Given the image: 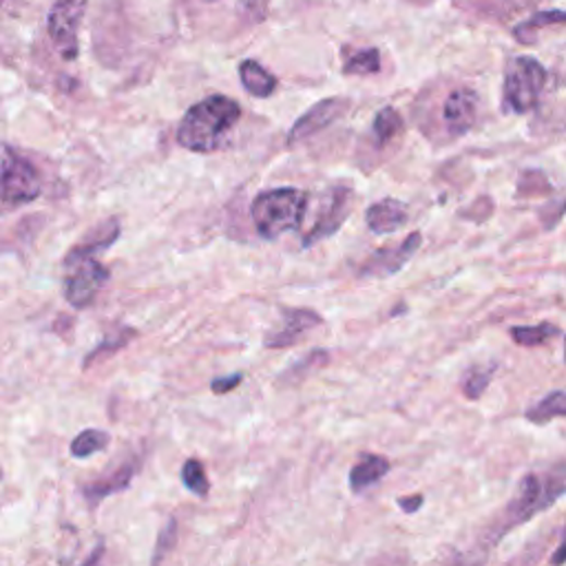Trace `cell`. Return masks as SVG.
<instances>
[{"mask_svg":"<svg viewBox=\"0 0 566 566\" xmlns=\"http://www.w3.org/2000/svg\"><path fill=\"white\" fill-rule=\"evenodd\" d=\"M242 118V107L226 96H208L193 104L177 126L180 147L195 153L218 151Z\"/></svg>","mask_w":566,"mask_h":566,"instance_id":"obj_1","label":"cell"},{"mask_svg":"<svg viewBox=\"0 0 566 566\" xmlns=\"http://www.w3.org/2000/svg\"><path fill=\"white\" fill-rule=\"evenodd\" d=\"M566 493V460L551 465L549 469L529 473L520 480L514 499L505 507L499 525H495L493 538L499 540L509 533L514 527L525 525L536 514L549 509L557 499Z\"/></svg>","mask_w":566,"mask_h":566,"instance_id":"obj_2","label":"cell"},{"mask_svg":"<svg viewBox=\"0 0 566 566\" xmlns=\"http://www.w3.org/2000/svg\"><path fill=\"white\" fill-rule=\"evenodd\" d=\"M308 195L299 188H272L255 197L250 218L263 239H276L283 233L297 231L304 222Z\"/></svg>","mask_w":566,"mask_h":566,"instance_id":"obj_3","label":"cell"},{"mask_svg":"<svg viewBox=\"0 0 566 566\" xmlns=\"http://www.w3.org/2000/svg\"><path fill=\"white\" fill-rule=\"evenodd\" d=\"M546 85V69L531 56H518L505 71V107L516 113L533 111Z\"/></svg>","mask_w":566,"mask_h":566,"instance_id":"obj_4","label":"cell"},{"mask_svg":"<svg viewBox=\"0 0 566 566\" xmlns=\"http://www.w3.org/2000/svg\"><path fill=\"white\" fill-rule=\"evenodd\" d=\"M64 299L76 310L89 308L104 283L109 281V268L102 266L96 257H74L64 259Z\"/></svg>","mask_w":566,"mask_h":566,"instance_id":"obj_5","label":"cell"},{"mask_svg":"<svg viewBox=\"0 0 566 566\" xmlns=\"http://www.w3.org/2000/svg\"><path fill=\"white\" fill-rule=\"evenodd\" d=\"M0 175H3L0 180H3L5 206L32 204L42 193V182L36 167L16 153L10 145L3 147V169H0Z\"/></svg>","mask_w":566,"mask_h":566,"instance_id":"obj_6","label":"cell"},{"mask_svg":"<svg viewBox=\"0 0 566 566\" xmlns=\"http://www.w3.org/2000/svg\"><path fill=\"white\" fill-rule=\"evenodd\" d=\"M87 12V0H56L47 16V32L64 60L78 58V34Z\"/></svg>","mask_w":566,"mask_h":566,"instance_id":"obj_7","label":"cell"},{"mask_svg":"<svg viewBox=\"0 0 566 566\" xmlns=\"http://www.w3.org/2000/svg\"><path fill=\"white\" fill-rule=\"evenodd\" d=\"M323 319L308 308H283L281 325L263 336V345L270 349H283L297 345L310 330L321 325Z\"/></svg>","mask_w":566,"mask_h":566,"instance_id":"obj_8","label":"cell"},{"mask_svg":"<svg viewBox=\"0 0 566 566\" xmlns=\"http://www.w3.org/2000/svg\"><path fill=\"white\" fill-rule=\"evenodd\" d=\"M422 237L420 233H411L407 239H403L396 246H385L374 250L366 263L359 270V276H372V279H383V276H392L396 272H401L405 268V263L416 255V250L420 248Z\"/></svg>","mask_w":566,"mask_h":566,"instance_id":"obj_9","label":"cell"},{"mask_svg":"<svg viewBox=\"0 0 566 566\" xmlns=\"http://www.w3.org/2000/svg\"><path fill=\"white\" fill-rule=\"evenodd\" d=\"M349 109V102L343 98H328L321 100L319 104H315L312 109H308L291 128L288 135V147H297L302 142L310 139L312 135H317L319 131L328 128L332 122H336L341 115H345V111Z\"/></svg>","mask_w":566,"mask_h":566,"instance_id":"obj_10","label":"cell"},{"mask_svg":"<svg viewBox=\"0 0 566 566\" xmlns=\"http://www.w3.org/2000/svg\"><path fill=\"white\" fill-rule=\"evenodd\" d=\"M352 199H354V197H352V190H349V188H343V186H339V188H334V190L330 193L328 201H325L323 208L319 210L317 224H315L312 231L306 235V242H304L306 248H310L312 244H317V242H321V239H328L330 235H334V233L343 226V222L347 220L349 210H352Z\"/></svg>","mask_w":566,"mask_h":566,"instance_id":"obj_11","label":"cell"},{"mask_svg":"<svg viewBox=\"0 0 566 566\" xmlns=\"http://www.w3.org/2000/svg\"><path fill=\"white\" fill-rule=\"evenodd\" d=\"M443 120L452 135H465L478 120V96L467 89H454L443 107Z\"/></svg>","mask_w":566,"mask_h":566,"instance_id":"obj_12","label":"cell"},{"mask_svg":"<svg viewBox=\"0 0 566 566\" xmlns=\"http://www.w3.org/2000/svg\"><path fill=\"white\" fill-rule=\"evenodd\" d=\"M407 220H409L407 206L392 197L372 204L366 212V222H368L370 231L377 235H392V233L401 231L407 224Z\"/></svg>","mask_w":566,"mask_h":566,"instance_id":"obj_13","label":"cell"},{"mask_svg":"<svg viewBox=\"0 0 566 566\" xmlns=\"http://www.w3.org/2000/svg\"><path fill=\"white\" fill-rule=\"evenodd\" d=\"M133 476H135V465L126 463L120 469H115L113 473H109L107 478L94 480L89 484H83V495H85L87 505L89 507H98L104 499H109V495L128 489V484L133 482Z\"/></svg>","mask_w":566,"mask_h":566,"instance_id":"obj_14","label":"cell"},{"mask_svg":"<svg viewBox=\"0 0 566 566\" xmlns=\"http://www.w3.org/2000/svg\"><path fill=\"white\" fill-rule=\"evenodd\" d=\"M392 469L390 460L377 454H366L357 465L349 469V489L352 493H366L374 484L381 482V478Z\"/></svg>","mask_w":566,"mask_h":566,"instance_id":"obj_15","label":"cell"},{"mask_svg":"<svg viewBox=\"0 0 566 566\" xmlns=\"http://www.w3.org/2000/svg\"><path fill=\"white\" fill-rule=\"evenodd\" d=\"M239 78L244 89L255 98H270L279 87V81L257 60H244L239 64Z\"/></svg>","mask_w":566,"mask_h":566,"instance_id":"obj_16","label":"cell"},{"mask_svg":"<svg viewBox=\"0 0 566 566\" xmlns=\"http://www.w3.org/2000/svg\"><path fill=\"white\" fill-rule=\"evenodd\" d=\"M118 237H120V222L113 218V220H107L100 226H96L76 248L69 250V255H74V257H96L98 253H102L111 244H115Z\"/></svg>","mask_w":566,"mask_h":566,"instance_id":"obj_17","label":"cell"},{"mask_svg":"<svg viewBox=\"0 0 566 566\" xmlns=\"http://www.w3.org/2000/svg\"><path fill=\"white\" fill-rule=\"evenodd\" d=\"M135 334H137V332L131 330V328H122V330H118L115 334H109L107 339H102V341L98 343V347H96L94 352L87 354L83 368L89 370V368H94L96 364H100V361H104V359H111L115 352H120L122 347H126V345L135 339Z\"/></svg>","mask_w":566,"mask_h":566,"instance_id":"obj_18","label":"cell"},{"mask_svg":"<svg viewBox=\"0 0 566 566\" xmlns=\"http://www.w3.org/2000/svg\"><path fill=\"white\" fill-rule=\"evenodd\" d=\"M566 23V12L562 10H544L533 14L529 21L520 23L514 29V36L522 42V45H533L536 42V34L542 27H553V25H564Z\"/></svg>","mask_w":566,"mask_h":566,"instance_id":"obj_19","label":"cell"},{"mask_svg":"<svg viewBox=\"0 0 566 566\" xmlns=\"http://www.w3.org/2000/svg\"><path fill=\"white\" fill-rule=\"evenodd\" d=\"M553 418H566V392H551L527 411V420L536 424H546Z\"/></svg>","mask_w":566,"mask_h":566,"instance_id":"obj_20","label":"cell"},{"mask_svg":"<svg viewBox=\"0 0 566 566\" xmlns=\"http://www.w3.org/2000/svg\"><path fill=\"white\" fill-rule=\"evenodd\" d=\"M381 69V51L377 47H368L354 53L345 66H343V74L347 76H372L379 74Z\"/></svg>","mask_w":566,"mask_h":566,"instance_id":"obj_21","label":"cell"},{"mask_svg":"<svg viewBox=\"0 0 566 566\" xmlns=\"http://www.w3.org/2000/svg\"><path fill=\"white\" fill-rule=\"evenodd\" d=\"M111 443V436L102 430H85L71 443V456L74 458H89L98 452H104Z\"/></svg>","mask_w":566,"mask_h":566,"instance_id":"obj_22","label":"cell"},{"mask_svg":"<svg viewBox=\"0 0 566 566\" xmlns=\"http://www.w3.org/2000/svg\"><path fill=\"white\" fill-rule=\"evenodd\" d=\"M559 334V328L553 323H540V325H516L512 328V339L522 347H538Z\"/></svg>","mask_w":566,"mask_h":566,"instance_id":"obj_23","label":"cell"},{"mask_svg":"<svg viewBox=\"0 0 566 566\" xmlns=\"http://www.w3.org/2000/svg\"><path fill=\"white\" fill-rule=\"evenodd\" d=\"M182 482L184 487L199 495V499H206L208 491H210V482H208V476H206V469L204 465L197 460V458H188L182 467Z\"/></svg>","mask_w":566,"mask_h":566,"instance_id":"obj_24","label":"cell"},{"mask_svg":"<svg viewBox=\"0 0 566 566\" xmlns=\"http://www.w3.org/2000/svg\"><path fill=\"white\" fill-rule=\"evenodd\" d=\"M401 131H403V118H401V113L394 107H385V109H381L377 113V118H374V135L381 142V145H385V142L394 139Z\"/></svg>","mask_w":566,"mask_h":566,"instance_id":"obj_25","label":"cell"},{"mask_svg":"<svg viewBox=\"0 0 566 566\" xmlns=\"http://www.w3.org/2000/svg\"><path fill=\"white\" fill-rule=\"evenodd\" d=\"M491 377H493V366L469 370V374H467L465 381H463V394H465L469 401H478V398L484 394V390L489 387Z\"/></svg>","mask_w":566,"mask_h":566,"instance_id":"obj_26","label":"cell"},{"mask_svg":"<svg viewBox=\"0 0 566 566\" xmlns=\"http://www.w3.org/2000/svg\"><path fill=\"white\" fill-rule=\"evenodd\" d=\"M175 544H177V520H175V518H169V522L164 525V529H162L160 536H158L151 566H160V564L169 557V553L173 551Z\"/></svg>","mask_w":566,"mask_h":566,"instance_id":"obj_27","label":"cell"},{"mask_svg":"<svg viewBox=\"0 0 566 566\" xmlns=\"http://www.w3.org/2000/svg\"><path fill=\"white\" fill-rule=\"evenodd\" d=\"M239 12L248 25L263 23L268 16V0H242Z\"/></svg>","mask_w":566,"mask_h":566,"instance_id":"obj_28","label":"cell"},{"mask_svg":"<svg viewBox=\"0 0 566 566\" xmlns=\"http://www.w3.org/2000/svg\"><path fill=\"white\" fill-rule=\"evenodd\" d=\"M244 381V374H233V377H218L210 381V390L216 394H229L233 392L235 387H239Z\"/></svg>","mask_w":566,"mask_h":566,"instance_id":"obj_29","label":"cell"},{"mask_svg":"<svg viewBox=\"0 0 566 566\" xmlns=\"http://www.w3.org/2000/svg\"><path fill=\"white\" fill-rule=\"evenodd\" d=\"M424 503V495L416 493V495H407V499H398V507L405 512V514H416Z\"/></svg>","mask_w":566,"mask_h":566,"instance_id":"obj_30","label":"cell"},{"mask_svg":"<svg viewBox=\"0 0 566 566\" xmlns=\"http://www.w3.org/2000/svg\"><path fill=\"white\" fill-rule=\"evenodd\" d=\"M562 564H566V527L562 531V542L557 544V549L551 557V566H562Z\"/></svg>","mask_w":566,"mask_h":566,"instance_id":"obj_31","label":"cell"},{"mask_svg":"<svg viewBox=\"0 0 566 566\" xmlns=\"http://www.w3.org/2000/svg\"><path fill=\"white\" fill-rule=\"evenodd\" d=\"M102 555H104V544L100 542L94 551H91V555L83 562V566H100V562H102Z\"/></svg>","mask_w":566,"mask_h":566,"instance_id":"obj_32","label":"cell"},{"mask_svg":"<svg viewBox=\"0 0 566 566\" xmlns=\"http://www.w3.org/2000/svg\"><path fill=\"white\" fill-rule=\"evenodd\" d=\"M564 210H566V201H564V204H562V210H559V216H557V220H559V218H562V216H564Z\"/></svg>","mask_w":566,"mask_h":566,"instance_id":"obj_33","label":"cell"},{"mask_svg":"<svg viewBox=\"0 0 566 566\" xmlns=\"http://www.w3.org/2000/svg\"><path fill=\"white\" fill-rule=\"evenodd\" d=\"M210 3H216V0H210Z\"/></svg>","mask_w":566,"mask_h":566,"instance_id":"obj_34","label":"cell"}]
</instances>
